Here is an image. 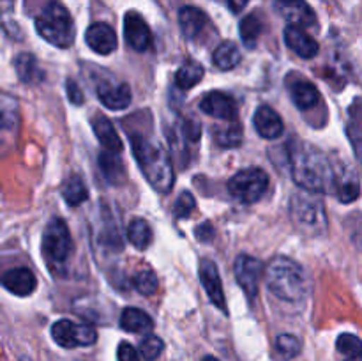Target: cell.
Segmentation results:
<instances>
[{
	"mask_svg": "<svg viewBox=\"0 0 362 361\" xmlns=\"http://www.w3.org/2000/svg\"><path fill=\"white\" fill-rule=\"evenodd\" d=\"M214 138L221 147H237V145L243 144V126L232 120L226 126L216 127Z\"/></svg>",
	"mask_w": 362,
	"mask_h": 361,
	"instance_id": "32",
	"label": "cell"
},
{
	"mask_svg": "<svg viewBox=\"0 0 362 361\" xmlns=\"http://www.w3.org/2000/svg\"><path fill=\"white\" fill-rule=\"evenodd\" d=\"M262 21L257 14H250L240 21V39L247 48H253L257 45V39L262 34Z\"/></svg>",
	"mask_w": 362,
	"mask_h": 361,
	"instance_id": "34",
	"label": "cell"
},
{
	"mask_svg": "<svg viewBox=\"0 0 362 361\" xmlns=\"http://www.w3.org/2000/svg\"><path fill=\"white\" fill-rule=\"evenodd\" d=\"M269 188V176L258 166L244 168L228 180V191L243 204H255L265 195Z\"/></svg>",
	"mask_w": 362,
	"mask_h": 361,
	"instance_id": "7",
	"label": "cell"
},
{
	"mask_svg": "<svg viewBox=\"0 0 362 361\" xmlns=\"http://www.w3.org/2000/svg\"><path fill=\"white\" fill-rule=\"evenodd\" d=\"M66 91H67V96H69V99L73 105H81V103L85 101L83 91H81V87H78V84L74 80H67Z\"/></svg>",
	"mask_w": 362,
	"mask_h": 361,
	"instance_id": "40",
	"label": "cell"
},
{
	"mask_svg": "<svg viewBox=\"0 0 362 361\" xmlns=\"http://www.w3.org/2000/svg\"><path fill=\"white\" fill-rule=\"evenodd\" d=\"M207 14L193 6H186L179 11V25L186 39H197L207 27Z\"/></svg>",
	"mask_w": 362,
	"mask_h": 361,
	"instance_id": "20",
	"label": "cell"
},
{
	"mask_svg": "<svg viewBox=\"0 0 362 361\" xmlns=\"http://www.w3.org/2000/svg\"><path fill=\"white\" fill-rule=\"evenodd\" d=\"M285 42L290 50H293L303 59H313L320 50L318 42L304 28L296 27V25H288L285 28Z\"/></svg>",
	"mask_w": 362,
	"mask_h": 361,
	"instance_id": "17",
	"label": "cell"
},
{
	"mask_svg": "<svg viewBox=\"0 0 362 361\" xmlns=\"http://www.w3.org/2000/svg\"><path fill=\"white\" fill-rule=\"evenodd\" d=\"M292 177L300 190L311 193H329L334 186V166L310 144H299L292 152Z\"/></svg>",
	"mask_w": 362,
	"mask_h": 361,
	"instance_id": "1",
	"label": "cell"
},
{
	"mask_svg": "<svg viewBox=\"0 0 362 361\" xmlns=\"http://www.w3.org/2000/svg\"><path fill=\"white\" fill-rule=\"evenodd\" d=\"M133 285L134 289L140 294H144V296H152V294H156V290H158L159 282L158 276L152 271H140L133 278Z\"/></svg>",
	"mask_w": 362,
	"mask_h": 361,
	"instance_id": "35",
	"label": "cell"
},
{
	"mask_svg": "<svg viewBox=\"0 0 362 361\" xmlns=\"http://www.w3.org/2000/svg\"><path fill=\"white\" fill-rule=\"evenodd\" d=\"M124 35H126L127 45L136 52H145L152 42V34L147 21L134 11H129L124 16Z\"/></svg>",
	"mask_w": 362,
	"mask_h": 361,
	"instance_id": "12",
	"label": "cell"
},
{
	"mask_svg": "<svg viewBox=\"0 0 362 361\" xmlns=\"http://www.w3.org/2000/svg\"><path fill=\"white\" fill-rule=\"evenodd\" d=\"M131 147L148 184L159 193H170L175 183V172L165 147L154 138H145L141 134L131 137Z\"/></svg>",
	"mask_w": 362,
	"mask_h": 361,
	"instance_id": "2",
	"label": "cell"
},
{
	"mask_svg": "<svg viewBox=\"0 0 362 361\" xmlns=\"http://www.w3.org/2000/svg\"><path fill=\"white\" fill-rule=\"evenodd\" d=\"M2 285L16 296H30L37 287L34 273L27 268H14L2 275Z\"/></svg>",
	"mask_w": 362,
	"mask_h": 361,
	"instance_id": "18",
	"label": "cell"
},
{
	"mask_svg": "<svg viewBox=\"0 0 362 361\" xmlns=\"http://www.w3.org/2000/svg\"><path fill=\"white\" fill-rule=\"evenodd\" d=\"M232 13H240L247 6V0H226Z\"/></svg>",
	"mask_w": 362,
	"mask_h": 361,
	"instance_id": "43",
	"label": "cell"
},
{
	"mask_svg": "<svg viewBox=\"0 0 362 361\" xmlns=\"http://www.w3.org/2000/svg\"><path fill=\"white\" fill-rule=\"evenodd\" d=\"M352 144L354 149H356V154L362 163V130H357L356 133H352Z\"/></svg>",
	"mask_w": 362,
	"mask_h": 361,
	"instance_id": "42",
	"label": "cell"
},
{
	"mask_svg": "<svg viewBox=\"0 0 362 361\" xmlns=\"http://www.w3.org/2000/svg\"><path fill=\"white\" fill-rule=\"evenodd\" d=\"M274 9L296 27L308 28L317 25V14L304 0H274Z\"/></svg>",
	"mask_w": 362,
	"mask_h": 361,
	"instance_id": "11",
	"label": "cell"
},
{
	"mask_svg": "<svg viewBox=\"0 0 362 361\" xmlns=\"http://www.w3.org/2000/svg\"><path fill=\"white\" fill-rule=\"evenodd\" d=\"M290 218L297 230L310 237L327 232V214L320 195L300 190L290 200Z\"/></svg>",
	"mask_w": 362,
	"mask_h": 361,
	"instance_id": "4",
	"label": "cell"
},
{
	"mask_svg": "<svg viewBox=\"0 0 362 361\" xmlns=\"http://www.w3.org/2000/svg\"><path fill=\"white\" fill-rule=\"evenodd\" d=\"M204 74V66L200 62H197V60H186L175 73V85L179 88H182V91H189L194 85L200 84Z\"/></svg>",
	"mask_w": 362,
	"mask_h": 361,
	"instance_id": "25",
	"label": "cell"
},
{
	"mask_svg": "<svg viewBox=\"0 0 362 361\" xmlns=\"http://www.w3.org/2000/svg\"><path fill=\"white\" fill-rule=\"evenodd\" d=\"M62 195L64 200H66L71 207H78V205H81L88 198V188L81 177L73 176L64 183Z\"/></svg>",
	"mask_w": 362,
	"mask_h": 361,
	"instance_id": "28",
	"label": "cell"
},
{
	"mask_svg": "<svg viewBox=\"0 0 362 361\" xmlns=\"http://www.w3.org/2000/svg\"><path fill=\"white\" fill-rule=\"evenodd\" d=\"M98 96L106 108L115 110V112L127 108L131 105V98H133L131 96V87L127 84H99Z\"/></svg>",
	"mask_w": 362,
	"mask_h": 361,
	"instance_id": "19",
	"label": "cell"
},
{
	"mask_svg": "<svg viewBox=\"0 0 362 361\" xmlns=\"http://www.w3.org/2000/svg\"><path fill=\"white\" fill-rule=\"evenodd\" d=\"M332 193H336L338 200L343 202V204H350V202L357 200L361 193L359 179H357L352 172L338 173L334 170V186H332Z\"/></svg>",
	"mask_w": 362,
	"mask_h": 361,
	"instance_id": "23",
	"label": "cell"
},
{
	"mask_svg": "<svg viewBox=\"0 0 362 361\" xmlns=\"http://www.w3.org/2000/svg\"><path fill=\"white\" fill-rule=\"evenodd\" d=\"M253 124L257 133L262 138H267V140H276L283 134L285 131V124L283 119L271 108V106L264 105L255 112L253 115Z\"/></svg>",
	"mask_w": 362,
	"mask_h": 361,
	"instance_id": "16",
	"label": "cell"
},
{
	"mask_svg": "<svg viewBox=\"0 0 362 361\" xmlns=\"http://www.w3.org/2000/svg\"><path fill=\"white\" fill-rule=\"evenodd\" d=\"M92 126H94L95 137L99 138V144L105 147V151L108 152H122L124 144L120 140L119 133H117L115 126L112 124V120L105 115H98L94 120H92Z\"/></svg>",
	"mask_w": 362,
	"mask_h": 361,
	"instance_id": "21",
	"label": "cell"
},
{
	"mask_svg": "<svg viewBox=\"0 0 362 361\" xmlns=\"http://www.w3.org/2000/svg\"><path fill=\"white\" fill-rule=\"evenodd\" d=\"M85 41H87L88 48L94 50L99 55H110L117 50V34L108 23L90 25L85 32Z\"/></svg>",
	"mask_w": 362,
	"mask_h": 361,
	"instance_id": "14",
	"label": "cell"
},
{
	"mask_svg": "<svg viewBox=\"0 0 362 361\" xmlns=\"http://www.w3.org/2000/svg\"><path fill=\"white\" fill-rule=\"evenodd\" d=\"M300 349H303V343L292 333H283L276 338V353L281 360L290 361L293 357H297L300 354Z\"/></svg>",
	"mask_w": 362,
	"mask_h": 361,
	"instance_id": "33",
	"label": "cell"
},
{
	"mask_svg": "<svg viewBox=\"0 0 362 361\" xmlns=\"http://www.w3.org/2000/svg\"><path fill=\"white\" fill-rule=\"evenodd\" d=\"M197 236L200 237V241H211L212 236H214V230H212V225L209 222H205L204 225H200L197 229Z\"/></svg>",
	"mask_w": 362,
	"mask_h": 361,
	"instance_id": "41",
	"label": "cell"
},
{
	"mask_svg": "<svg viewBox=\"0 0 362 361\" xmlns=\"http://www.w3.org/2000/svg\"><path fill=\"white\" fill-rule=\"evenodd\" d=\"M200 110L207 115L216 117L223 120H235L237 119V103L232 96L225 92L212 91L204 96L200 101Z\"/></svg>",
	"mask_w": 362,
	"mask_h": 361,
	"instance_id": "13",
	"label": "cell"
},
{
	"mask_svg": "<svg viewBox=\"0 0 362 361\" xmlns=\"http://www.w3.org/2000/svg\"><path fill=\"white\" fill-rule=\"evenodd\" d=\"M163 349H165V343H163V340L156 335L145 336L140 343V353L145 361L158 360L159 354L163 353Z\"/></svg>",
	"mask_w": 362,
	"mask_h": 361,
	"instance_id": "36",
	"label": "cell"
},
{
	"mask_svg": "<svg viewBox=\"0 0 362 361\" xmlns=\"http://www.w3.org/2000/svg\"><path fill=\"white\" fill-rule=\"evenodd\" d=\"M200 280L205 292H207L209 299L212 301V304H216L219 310L226 311V299H225V292H223L221 276H219L218 265H216L214 262L202 260Z\"/></svg>",
	"mask_w": 362,
	"mask_h": 361,
	"instance_id": "15",
	"label": "cell"
},
{
	"mask_svg": "<svg viewBox=\"0 0 362 361\" xmlns=\"http://www.w3.org/2000/svg\"><path fill=\"white\" fill-rule=\"evenodd\" d=\"M262 273H264V264L258 258L251 255H239L235 260V278L237 283L243 287L246 296L255 301L258 294V285H260Z\"/></svg>",
	"mask_w": 362,
	"mask_h": 361,
	"instance_id": "10",
	"label": "cell"
},
{
	"mask_svg": "<svg viewBox=\"0 0 362 361\" xmlns=\"http://www.w3.org/2000/svg\"><path fill=\"white\" fill-rule=\"evenodd\" d=\"M120 328L129 333H148L154 328V321L147 311L129 306L120 314Z\"/></svg>",
	"mask_w": 362,
	"mask_h": 361,
	"instance_id": "24",
	"label": "cell"
},
{
	"mask_svg": "<svg viewBox=\"0 0 362 361\" xmlns=\"http://www.w3.org/2000/svg\"><path fill=\"white\" fill-rule=\"evenodd\" d=\"M182 137L186 138L189 144L200 140L202 137V126L197 119H184L182 120Z\"/></svg>",
	"mask_w": 362,
	"mask_h": 361,
	"instance_id": "38",
	"label": "cell"
},
{
	"mask_svg": "<svg viewBox=\"0 0 362 361\" xmlns=\"http://www.w3.org/2000/svg\"><path fill=\"white\" fill-rule=\"evenodd\" d=\"M52 338L55 340L57 345L64 347V349L88 347L98 340V331L88 324L60 319L52 326Z\"/></svg>",
	"mask_w": 362,
	"mask_h": 361,
	"instance_id": "8",
	"label": "cell"
},
{
	"mask_svg": "<svg viewBox=\"0 0 362 361\" xmlns=\"http://www.w3.org/2000/svg\"><path fill=\"white\" fill-rule=\"evenodd\" d=\"M288 91L292 96V101L299 110H310L320 101V92L311 81L299 78L296 81H288Z\"/></svg>",
	"mask_w": 362,
	"mask_h": 361,
	"instance_id": "22",
	"label": "cell"
},
{
	"mask_svg": "<svg viewBox=\"0 0 362 361\" xmlns=\"http://www.w3.org/2000/svg\"><path fill=\"white\" fill-rule=\"evenodd\" d=\"M42 255L48 264L60 265L69 260L74 251L73 239H71L69 229L62 218L49 219L42 232Z\"/></svg>",
	"mask_w": 362,
	"mask_h": 361,
	"instance_id": "6",
	"label": "cell"
},
{
	"mask_svg": "<svg viewBox=\"0 0 362 361\" xmlns=\"http://www.w3.org/2000/svg\"><path fill=\"white\" fill-rule=\"evenodd\" d=\"M117 360L119 361H140L138 350L129 342H120L117 349Z\"/></svg>",
	"mask_w": 362,
	"mask_h": 361,
	"instance_id": "39",
	"label": "cell"
},
{
	"mask_svg": "<svg viewBox=\"0 0 362 361\" xmlns=\"http://www.w3.org/2000/svg\"><path fill=\"white\" fill-rule=\"evenodd\" d=\"M99 166H101L103 176L106 177V180L112 184H119L122 183L124 179V163L122 159L119 158V154L115 152H101L99 154Z\"/></svg>",
	"mask_w": 362,
	"mask_h": 361,
	"instance_id": "27",
	"label": "cell"
},
{
	"mask_svg": "<svg viewBox=\"0 0 362 361\" xmlns=\"http://www.w3.org/2000/svg\"><path fill=\"white\" fill-rule=\"evenodd\" d=\"M265 283L278 299L286 303H300L310 294V280L303 265L283 255L265 265Z\"/></svg>",
	"mask_w": 362,
	"mask_h": 361,
	"instance_id": "3",
	"label": "cell"
},
{
	"mask_svg": "<svg viewBox=\"0 0 362 361\" xmlns=\"http://www.w3.org/2000/svg\"><path fill=\"white\" fill-rule=\"evenodd\" d=\"M14 67H16V74L23 84H35L42 78V71L39 67L37 60L32 53H20L14 59Z\"/></svg>",
	"mask_w": 362,
	"mask_h": 361,
	"instance_id": "26",
	"label": "cell"
},
{
	"mask_svg": "<svg viewBox=\"0 0 362 361\" xmlns=\"http://www.w3.org/2000/svg\"><path fill=\"white\" fill-rule=\"evenodd\" d=\"M127 239L138 250H147L152 241V230L148 223L141 218L133 219L129 227H127Z\"/></svg>",
	"mask_w": 362,
	"mask_h": 361,
	"instance_id": "30",
	"label": "cell"
},
{
	"mask_svg": "<svg viewBox=\"0 0 362 361\" xmlns=\"http://www.w3.org/2000/svg\"><path fill=\"white\" fill-rule=\"evenodd\" d=\"M216 66L223 71H230L233 67H237V64L240 62V52L237 48L235 42L225 41L216 48L214 55H212Z\"/></svg>",
	"mask_w": 362,
	"mask_h": 361,
	"instance_id": "29",
	"label": "cell"
},
{
	"mask_svg": "<svg viewBox=\"0 0 362 361\" xmlns=\"http://www.w3.org/2000/svg\"><path fill=\"white\" fill-rule=\"evenodd\" d=\"M336 349L346 361H362V340L352 333H343L336 340Z\"/></svg>",
	"mask_w": 362,
	"mask_h": 361,
	"instance_id": "31",
	"label": "cell"
},
{
	"mask_svg": "<svg viewBox=\"0 0 362 361\" xmlns=\"http://www.w3.org/2000/svg\"><path fill=\"white\" fill-rule=\"evenodd\" d=\"M194 205H197V202H194L193 195H191L189 191H184V193L175 200V205H173V214H175V218H180V219L187 218V216L194 211Z\"/></svg>",
	"mask_w": 362,
	"mask_h": 361,
	"instance_id": "37",
	"label": "cell"
},
{
	"mask_svg": "<svg viewBox=\"0 0 362 361\" xmlns=\"http://www.w3.org/2000/svg\"><path fill=\"white\" fill-rule=\"evenodd\" d=\"M202 361H218V360H216L214 356H205L204 360H202Z\"/></svg>",
	"mask_w": 362,
	"mask_h": 361,
	"instance_id": "44",
	"label": "cell"
},
{
	"mask_svg": "<svg viewBox=\"0 0 362 361\" xmlns=\"http://www.w3.org/2000/svg\"><path fill=\"white\" fill-rule=\"evenodd\" d=\"M35 30L57 48H69L76 38V27L69 11L59 2H49L35 18Z\"/></svg>",
	"mask_w": 362,
	"mask_h": 361,
	"instance_id": "5",
	"label": "cell"
},
{
	"mask_svg": "<svg viewBox=\"0 0 362 361\" xmlns=\"http://www.w3.org/2000/svg\"><path fill=\"white\" fill-rule=\"evenodd\" d=\"M20 131V106L9 96H0V152L9 151Z\"/></svg>",
	"mask_w": 362,
	"mask_h": 361,
	"instance_id": "9",
	"label": "cell"
},
{
	"mask_svg": "<svg viewBox=\"0 0 362 361\" xmlns=\"http://www.w3.org/2000/svg\"><path fill=\"white\" fill-rule=\"evenodd\" d=\"M20 361H30V360H20Z\"/></svg>",
	"mask_w": 362,
	"mask_h": 361,
	"instance_id": "45",
	"label": "cell"
}]
</instances>
